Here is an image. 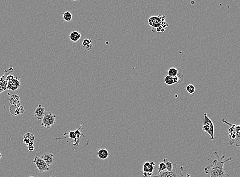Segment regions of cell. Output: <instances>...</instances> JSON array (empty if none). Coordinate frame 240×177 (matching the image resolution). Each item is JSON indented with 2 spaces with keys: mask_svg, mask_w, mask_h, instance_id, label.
<instances>
[{
  "mask_svg": "<svg viewBox=\"0 0 240 177\" xmlns=\"http://www.w3.org/2000/svg\"><path fill=\"white\" fill-rule=\"evenodd\" d=\"M214 155L217 160L212 162V164L208 165L204 168L205 173L209 175V177H229V174L226 173L224 168V164L227 162L231 161V158L229 157L224 160L225 155L220 157L217 151H214Z\"/></svg>",
  "mask_w": 240,
  "mask_h": 177,
  "instance_id": "cell-1",
  "label": "cell"
},
{
  "mask_svg": "<svg viewBox=\"0 0 240 177\" xmlns=\"http://www.w3.org/2000/svg\"><path fill=\"white\" fill-rule=\"evenodd\" d=\"M148 23L153 32H163L167 29L169 26V24L166 22V16L161 15L151 16L148 20Z\"/></svg>",
  "mask_w": 240,
  "mask_h": 177,
  "instance_id": "cell-2",
  "label": "cell"
},
{
  "mask_svg": "<svg viewBox=\"0 0 240 177\" xmlns=\"http://www.w3.org/2000/svg\"><path fill=\"white\" fill-rule=\"evenodd\" d=\"M184 168L182 166L178 167L177 164L173 163V169L172 171H164L160 172L152 177H184L182 172Z\"/></svg>",
  "mask_w": 240,
  "mask_h": 177,
  "instance_id": "cell-3",
  "label": "cell"
},
{
  "mask_svg": "<svg viewBox=\"0 0 240 177\" xmlns=\"http://www.w3.org/2000/svg\"><path fill=\"white\" fill-rule=\"evenodd\" d=\"M202 129L210 136L211 139L212 140H214V124L212 120L208 117L206 113L204 114L203 126Z\"/></svg>",
  "mask_w": 240,
  "mask_h": 177,
  "instance_id": "cell-4",
  "label": "cell"
},
{
  "mask_svg": "<svg viewBox=\"0 0 240 177\" xmlns=\"http://www.w3.org/2000/svg\"><path fill=\"white\" fill-rule=\"evenodd\" d=\"M56 117V115L53 114L51 112H45L42 120L41 126L48 129L51 128L55 123Z\"/></svg>",
  "mask_w": 240,
  "mask_h": 177,
  "instance_id": "cell-5",
  "label": "cell"
},
{
  "mask_svg": "<svg viewBox=\"0 0 240 177\" xmlns=\"http://www.w3.org/2000/svg\"><path fill=\"white\" fill-rule=\"evenodd\" d=\"M33 162L36 165V168L40 172H48L50 169V166L46 163L42 158L36 156Z\"/></svg>",
  "mask_w": 240,
  "mask_h": 177,
  "instance_id": "cell-6",
  "label": "cell"
},
{
  "mask_svg": "<svg viewBox=\"0 0 240 177\" xmlns=\"http://www.w3.org/2000/svg\"><path fill=\"white\" fill-rule=\"evenodd\" d=\"M14 71L12 67H10L4 72L3 75L0 77V94L7 90V82L5 80L7 77Z\"/></svg>",
  "mask_w": 240,
  "mask_h": 177,
  "instance_id": "cell-7",
  "label": "cell"
},
{
  "mask_svg": "<svg viewBox=\"0 0 240 177\" xmlns=\"http://www.w3.org/2000/svg\"><path fill=\"white\" fill-rule=\"evenodd\" d=\"M223 122H225L226 124L230 125V128L229 130V136L230 139H238L240 140V126L239 125L231 124L228 122H226L225 120H223Z\"/></svg>",
  "mask_w": 240,
  "mask_h": 177,
  "instance_id": "cell-8",
  "label": "cell"
},
{
  "mask_svg": "<svg viewBox=\"0 0 240 177\" xmlns=\"http://www.w3.org/2000/svg\"><path fill=\"white\" fill-rule=\"evenodd\" d=\"M21 77H15L13 80L7 81V90L15 91L19 90L21 87Z\"/></svg>",
  "mask_w": 240,
  "mask_h": 177,
  "instance_id": "cell-9",
  "label": "cell"
},
{
  "mask_svg": "<svg viewBox=\"0 0 240 177\" xmlns=\"http://www.w3.org/2000/svg\"><path fill=\"white\" fill-rule=\"evenodd\" d=\"M9 112L13 116H18L20 114H23L25 112L24 108L21 104L12 105L9 107Z\"/></svg>",
  "mask_w": 240,
  "mask_h": 177,
  "instance_id": "cell-10",
  "label": "cell"
},
{
  "mask_svg": "<svg viewBox=\"0 0 240 177\" xmlns=\"http://www.w3.org/2000/svg\"><path fill=\"white\" fill-rule=\"evenodd\" d=\"M45 113V109L42 107L41 104H39L36 108L34 111V116L38 120H42Z\"/></svg>",
  "mask_w": 240,
  "mask_h": 177,
  "instance_id": "cell-11",
  "label": "cell"
},
{
  "mask_svg": "<svg viewBox=\"0 0 240 177\" xmlns=\"http://www.w3.org/2000/svg\"><path fill=\"white\" fill-rule=\"evenodd\" d=\"M34 135L31 133H27L25 134L23 137V142L27 145L28 146L29 145L34 144Z\"/></svg>",
  "mask_w": 240,
  "mask_h": 177,
  "instance_id": "cell-12",
  "label": "cell"
},
{
  "mask_svg": "<svg viewBox=\"0 0 240 177\" xmlns=\"http://www.w3.org/2000/svg\"><path fill=\"white\" fill-rule=\"evenodd\" d=\"M41 158L49 166L53 164L55 161L53 154H52V153H45L41 157Z\"/></svg>",
  "mask_w": 240,
  "mask_h": 177,
  "instance_id": "cell-13",
  "label": "cell"
},
{
  "mask_svg": "<svg viewBox=\"0 0 240 177\" xmlns=\"http://www.w3.org/2000/svg\"><path fill=\"white\" fill-rule=\"evenodd\" d=\"M155 166V163L154 162H146L143 165V172L153 173Z\"/></svg>",
  "mask_w": 240,
  "mask_h": 177,
  "instance_id": "cell-14",
  "label": "cell"
},
{
  "mask_svg": "<svg viewBox=\"0 0 240 177\" xmlns=\"http://www.w3.org/2000/svg\"><path fill=\"white\" fill-rule=\"evenodd\" d=\"M81 35L78 31H74L70 33L69 35V38L72 42H76L80 40L81 38Z\"/></svg>",
  "mask_w": 240,
  "mask_h": 177,
  "instance_id": "cell-15",
  "label": "cell"
},
{
  "mask_svg": "<svg viewBox=\"0 0 240 177\" xmlns=\"http://www.w3.org/2000/svg\"><path fill=\"white\" fill-rule=\"evenodd\" d=\"M9 101L12 105L21 104V99L20 96L16 94H13L10 96Z\"/></svg>",
  "mask_w": 240,
  "mask_h": 177,
  "instance_id": "cell-16",
  "label": "cell"
},
{
  "mask_svg": "<svg viewBox=\"0 0 240 177\" xmlns=\"http://www.w3.org/2000/svg\"><path fill=\"white\" fill-rule=\"evenodd\" d=\"M98 157L101 160H105L109 157V152L105 148H101L98 151Z\"/></svg>",
  "mask_w": 240,
  "mask_h": 177,
  "instance_id": "cell-17",
  "label": "cell"
},
{
  "mask_svg": "<svg viewBox=\"0 0 240 177\" xmlns=\"http://www.w3.org/2000/svg\"><path fill=\"white\" fill-rule=\"evenodd\" d=\"M173 77L174 84H179V83H181L182 81H183V75H182L181 73H179L178 72L176 76Z\"/></svg>",
  "mask_w": 240,
  "mask_h": 177,
  "instance_id": "cell-18",
  "label": "cell"
},
{
  "mask_svg": "<svg viewBox=\"0 0 240 177\" xmlns=\"http://www.w3.org/2000/svg\"><path fill=\"white\" fill-rule=\"evenodd\" d=\"M163 162L166 164V169L167 171H172L173 169V163L169 161L167 159L164 158Z\"/></svg>",
  "mask_w": 240,
  "mask_h": 177,
  "instance_id": "cell-19",
  "label": "cell"
},
{
  "mask_svg": "<svg viewBox=\"0 0 240 177\" xmlns=\"http://www.w3.org/2000/svg\"><path fill=\"white\" fill-rule=\"evenodd\" d=\"M63 20L65 21L70 22L72 19V15L69 12H66L63 15Z\"/></svg>",
  "mask_w": 240,
  "mask_h": 177,
  "instance_id": "cell-20",
  "label": "cell"
},
{
  "mask_svg": "<svg viewBox=\"0 0 240 177\" xmlns=\"http://www.w3.org/2000/svg\"><path fill=\"white\" fill-rule=\"evenodd\" d=\"M178 73V71L175 68H170L168 71V75L170 77H175Z\"/></svg>",
  "mask_w": 240,
  "mask_h": 177,
  "instance_id": "cell-21",
  "label": "cell"
},
{
  "mask_svg": "<svg viewBox=\"0 0 240 177\" xmlns=\"http://www.w3.org/2000/svg\"><path fill=\"white\" fill-rule=\"evenodd\" d=\"M164 82H165L166 85H169V86H171V85H173L174 84L173 77L167 75V76H166V77L164 78Z\"/></svg>",
  "mask_w": 240,
  "mask_h": 177,
  "instance_id": "cell-22",
  "label": "cell"
},
{
  "mask_svg": "<svg viewBox=\"0 0 240 177\" xmlns=\"http://www.w3.org/2000/svg\"><path fill=\"white\" fill-rule=\"evenodd\" d=\"M186 90L189 94H193L196 91V88H195V86L194 85L190 84V85L187 86V88H186Z\"/></svg>",
  "mask_w": 240,
  "mask_h": 177,
  "instance_id": "cell-23",
  "label": "cell"
},
{
  "mask_svg": "<svg viewBox=\"0 0 240 177\" xmlns=\"http://www.w3.org/2000/svg\"><path fill=\"white\" fill-rule=\"evenodd\" d=\"M166 164H164L163 162H162L159 164V167L158 168L157 173L159 174L160 172L166 171Z\"/></svg>",
  "mask_w": 240,
  "mask_h": 177,
  "instance_id": "cell-24",
  "label": "cell"
},
{
  "mask_svg": "<svg viewBox=\"0 0 240 177\" xmlns=\"http://www.w3.org/2000/svg\"><path fill=\"white\" fill-rule=\"evenodd\" d=\"M92 41L91 40V39H84L83 42V46L84 47H86V46L88 45H89V44H92Z\"/></svg>",
  "mask_w": 240,
  "mask_h": 177,
  "instance_id": "cell-25",
  "label": "cell"
},
{
  "mask_svg": "<svg viewBox=\"0 0 240 177\" xmlns=\"http://www.w3.org/2000/svg\"><path fill=\"white\" fill-rule=\"evenodd\" d=\"M27 148L28 150V151H34V148H35L33 145H29L27 146Z\"/></svg>",
  "mask_w": 240,
  "mask_h": 177,
  "instance_id": "cell-26",
  "label": "cell"
},
{
  "mask_svg": "<svg viewBox=\"0 0 240 177\" xmlns=\"http://www.w3.org/2000/svg\"><path fill=\"white\" fill-rule=\"evenodd\" d=\"M153 173H147V172H143V175L144 177H152Z\"/></svg>",
  "mask_w": 240,
  "mask_h": 177,
  "instance_id": "cell-27",
  "label": "cell"
},
{
  "mask_svg": "<svg viewBox=\"0 0 240 177\" xmlns=\"http://www.w3.org/2000/svg\"><path fill=\"white\" fill-rule=\"evenodd\" d=\"M92 44H89V45H88L86 46V47H85V49H86V50L90 51L92 49Z\"/></svg>",
  "mask_w": 240,
  "mask_h": 177,
  "instance_id": "cell-28",
  "label": "cell"
},
{
  "mask_svg": "<svg viewBox=\"0 0 240 177\" xmlns=\"http://www.w3.org/2000/svg\"><path fill=\"white\" fill-rule=\"evenodd\" d=\"M186 177H191L190 175H189L188 174H187V175H186Z\"/></svg>",
  "mask_w": 240,
  "mask_h": 177,
  "instance_id": "cell-29",
  "label": "cell"
},
{
  "mask_svg": "<svg viewBox=\"0 0 240 177\" xmlns=\"http://www.w3.org/2000/svg\"><path fill=\"white\" fill-rule=\"evenodd\" d=\"M2 154L0 153V160H1V158H2Z\"/></svg>",
  "mask_w": 240,
  "mask_h": 177,
  "instance_id": "cell-30",
  "label": "cell"
},
{
  "mask_svg": "<svg viewBox=\"0 0 240 177\" xmlns=\"http://www.w3.org/2000/svg\"><path fill=\"white\" fill-rule=\"evenodd\" d=\"M72 1H80V0H71Z\"/></svg>",
  "mask_w": 240,
  "mask_h": 177,
  "instance_id": "cell-31",
  "label": "cell"
},
{
  "mask_svg": "<svg viewBox=\"0 0 240 177\" xmlns=\"http://www.w3.org/2000/svg\"><path fill=\"white\" fill-rule=\"evenodd\" d=\"M33 177V176H30V177Z\"/></svg>",
  "mask_w": 240,
  "mask_h": 177,
  "instance_id": "cell-32",
  "label": "cell"
},
{
  "mask_svg": "<svg viewBox=\"0 0 240 177\" xmlns=\"http://www.w3.org/2000/svg\"><path fill=\"white\" fill-rule=\"evenodd\" d=\"M53 177V176H52V177ZM58 177V176H57V177Z\"/></svg>",
  "mask_w": 240,
  "mask_h": 177,
  "instance_id": "cell-33",
  "label": "cell"
}]
</instances>
